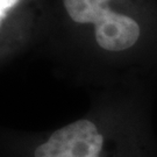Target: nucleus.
Segmentation results:
<instances>
[{
    "instance_id": "2",
    "label": "nucleus",
    "mask_w": 157,
    "mask_h": 157,
    "mask_svg": "<svg viewBox=\"0 0 157 157\" xmlns=\"http://www.w3.org/2000/svg\"><path fill=\"white\" fill-rule=\"evenodd\" d=\"M112 0H63L70 19L80 25L94 26L95 41L107 51L133 48L141 36L139 22L109 7Z\"/></svg>"
},
{
    "instance_id": "1",
    "label": "nucleus",
    "mask_w": 157,
    "mask_h": 157,
    "mask_svg": "<svg viewBox=\"0 0 157 157\" xmlns=\"http://www.w3.org/2000/svg\"><path fill=\"white\" fill-rule=\"evenodd\" d=\"M34 157H142L140 147L109 139L94 122L82 119L55 130L36 147Z\"/></svg>"
},
{
    "instance_id": "3",
    "label": "nucleus",
    "mask_w": 157,
    "mask_h": 157,
    "mask_svg": "<svg viewBox=\"0 0 157 157\" xmlns=\"http://www.w3.org/2000/svg\"><path fill=\"white\" fill-rule=\"evenodd\" d=\"M19 0H0V22L5 17L6 12L17 5Z\"/></svg>"
}]
</instances>
